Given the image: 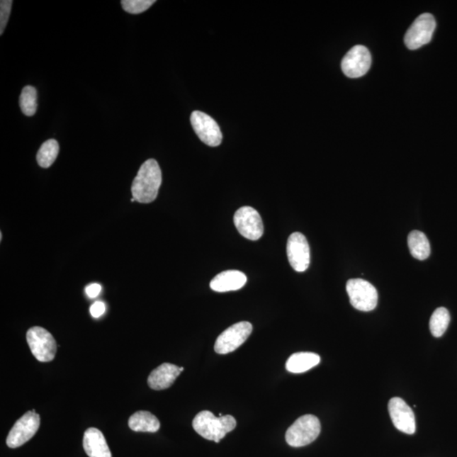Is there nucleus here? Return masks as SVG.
Returning a JSON list of instances; mask_svg holds the SVG:
<instances>
[{
    "label": "nucleus",
    "instance_id": "obj_1",
    "mask_svg": "<svg viewBox=\"0 0 457 457\" xmlns=\"http://www.w3.org/2000/svg\"><path fill=\"white\" fill-rule=\"evenodd\" d=\"M162 173L155 159L143 163L132 186L133 198L141 203H150L158 197Z\"/></svg>",
    "mask_w": 457,
    "mask_h": 457
},
{
    "label": "nucleus",
    "instance_id": "obj_2",
    "mask_svg": "<svg viewBox=\"0 0 457 457\" xmlns=\"http://www.w3.org/2000/svg\"><path fill=\"white\" fill-rule=\"evenodd\" d=\"M193 427L204 439L220 443L226 434L236 429L237 421L230 415L216 417L210 411H203L194 417Z\"/></svg>",
    "mask_w": 457,
    "mask_h": 457
},
{
    "label": "nucleus",
    "instance_id": "obj_3",
    "mask_svg": "<svg viewBox=\"0 0 457 457\" xmlns=\"http://www.w3.org/2000/svg\"><path fill=\"white\" fill-rule=\"evenodd\" d=\"M321 424L317 417L304 415L295 422L286 431V441L293 447H303L309 445L319 437Z\"/></svg>",
    "mask_w": 457,
    "mask_h": 457
},
{
    "label": "nucleus",
    "instance_id": "obj_4",
    "mask_svg": "<svg viewBox=\"0 0 457 457\" xmlns=\"http://www.w3.org/2000/svg\"><path fill=\"white\" fill-rule=\"evenodd\" d=\"M346 291L352 307L359 311L373 310L378 304V291L371 283L363 278H351L346 283Z\"/></svg>",
    "mask_w": 457,
    "mask_h": 457
},
{
    "label": "nucleus",
    "instance_id": "obj_5",
    "mask_svg": "<svg viewBox=\"0 0 457 457\" xmlns=\"http://www.w3.org/2000/svg\"><path fill=\"white\" fill-rule=\"evenodd\" d=\"M27 341L33 355L39 362L53 361L57 351V344L47 329L42 327L30 328L27 333Z\"/></svg>",
    "mask_w": 457,
    "mask_h": 457
},
{
    "label": "nucleus",
    "instance_id": "obj_6",
    "mask_svg": "<svg viewBox=\"0 0 457 457\" xmlns=\"http://www.w3.org/2000/svg\"><path fill=\"white\" fill-rule=\"evenodd\" d=\"M436 21L429 13L419 16L405 35V45L409 50L419 49L432 40Z\"/></svg>",
    "mask_w": 457,
    "mask_h": 457
},
{
    "label": "nucleus",
    "instance_id": "obj_7",
    "mask_svg": "<svg viewBox=\"0 0 457 457\" xmlns=\"http://www.w3.org/2000/svg\"><path fill=\"white\" fill-rule=\"evenodd\" d=\"M252 332V325L249 322H239L225 329L215 344V351L218 354L225 355L235 351L240 347Z\"/></svg>",
    "mask_w": 457,
    "mask_h": 457
},
{
    "label": "nucleus",
    "instance_id": "obj_8",
    "mask_svg": "<svg viewBox=\"0 0 457 457\" xmlns=\"http://www.w3.org/2000/svg\"><path fill=\"white\" fill-rule=\"evenodd\" d=\"M40 426V416L36 412L29 411L16 421L6 439L7 446L12 449L23 446L38 432Z\"/></svg>",
    "mask_w": 457,
    "mask_h": 457
},
{
    "label": "nucleus",
    "instance_id": "obj_9",
    "mask_svg": "<svg viewBox=\"0 0 457 457\" xmlns=\"http://www.w3.org/2000/svg\"><path fill=\"white\" fill-rule=\"evenodd\" d=\"M234 224L244 237L259 240L264 234V224L259 213L252 207H242L235 213Z\"/></svg>",
    "mask_w": 457,
    "mask_h": 457
},
{
    "label": "nucleus",
    "instance_id": "obj_10",
    "mask_svg": "<svg viewBox=\"0 0 457 457\" xmlns=\"http://www.w3.org/2000/svg\"><path fill=\"white\" fill-rule=\"evenodd\" d=\"M191 124L200 140L210 147L221 145V130L217 122L211 116L201 111H194L191 115Z\"/></svg>",
    "mask_w": 457,
    "mask_h": 457
},
{
    "label": "nucleus",
    "instance_id": "obj_11",
    "mask_svg": "<svg viewBox=\"0 0 457 457\" xmlns=\"http://www.w3.org/2000/svg\"><path fill=\"white\" fill-rule=\"evenodd\" d=\"M372 57L367 47L356 45L344 56L342 62V72L350 78L363 77L371 67Z\"/></svg>",
    "mask_w": 457,
    "mask_h": 457
},
{
    "label": "nucleus",
    "instance_id": "obj_12",
    "mask_svg": "<svg viewBox=\"0 0 457 457\" xmlns=\"http://www.w3.org/2000/svg\"><path fill=\"white\" fill-rule=\"evenodd\" d=\"M286 250L290 266L294 271H306L310 264V247L304 235L300 232L291 234L287 242Z\"/></svg>",
    "mask_w": 457,
    "mask_h": 457
},
{
    "label": "nucleus",
    "instance_id": "obj_13",
    "mask_svg": "<svg viewBox=\"0 0 457 457\" xmlns=\"http://www.w3.org/2000/svg\"><path fill=\"white\" fill-rule=\"evenodd\" d=\"M388 410L390 419L396 429L407 434L415 433L414 412L402 398H391L388 405Z\"/></svg>",
    "mask_w": 457,
    "mask_h": 457
},
{
    "label": "nucleus",
    "instance_id": "obj_14",
    "mask_svg": "<svg viewBox=\"0 0 457 457\" xmlns=\"http://www.w3.org/2000/svg\"><path fill=\"white\" fill-rule=\"evenodd\" d=\"M181 373V368L175 364H161L158 368L152 370L147 378V384L154 390L168 389L175 383Z\"/></svg>",
    "mask_w": 457,
    "mask_h": 457
},
{
    "label": "nucleus",
    "instance_id": "obj_15",
    "mask_svg": "<svg viewBox=\"0 0 457 457\" xmlns=\"http://www.w3.org/2000/svg\"><path fill=\"white\" fill-rule=\"evenodd\" d=\"M247 281L245 273L238 271H227L218 274L213 278L210 288L217 293H227L242 289Z\"/></svg>",
    "mask_w": 457,
    "mask_h": 457
},
{
    "label": "nucleus",
    "instance_id": "obj_16",
    "mask_svg": "<svg viewBox=\"0 0 457 457\" xmlns=\"http://www.w3.org/2000/svg\"><path fill=\"white\" fill-rule=\"evenodd\" d=\"M84 448L89 457H112L106 438L101 431L96 428L85 431Z\"/></svg>",
    "mask_w": 457,
    "mask_h": 457
},
{
    "label": "nucleus",
    "instance_id": "obj_17",
    "mask_svg": "<svg viewBox=\"0 0 457 457\" xmlns=\"http://www.w3.org/2000/svg\"><path fill=\"white\" fill-rule=\"evenodd\" d=\"M320 363V356L312 352H298L291 355L287 360V371L293 373H302L316 367Z\"/></svg>",
    "mask_w": 457,
    "mask_h": 457
},
{
    "label": "nucleus",
    "instance_id": "obj_18",
    "mask_svg": "<svg viewBox=\"0 0 457 457\" xmlns=\"http://www.w3.org/2000/svg\"><path fill=\"white\" fill-rule=\"evenodd\" d=\"M129 428L135 432L155 433L160 429V422L151 412L139 411L130 417Z\"/></svg>",
    "mask_w": 457,
    "mask_h": 457
},
{
    "label": "nucleus",
    "instance_id": "obj_19",
    "mask_svg": "<svg viewBox=\"0 0 457 457\" xmlns=\"http://www.w3.org/2000/svg\"><path fill=\"white\" fill-rule=\"evenodd\" d=\"M407 243L412 256L419 260L429 258L431 252L430 244L426 235L419 230H413L408 235Z\"/></svg>",
    "mask_w": 457,
    "mask_h": 457
},
{
    "label": "nucleus",
    "instance_id": "obj_20",
    "mask_svg": "<svg viewBox=\"0 0 457 457\" xmlns=\"http://www.w3.org/2000/svg\"><path fill=\"white\" fill-rule=\"evenodd\" d=\"M60 146L55 139L46 141L39 149L37 161L42 168H50L59 155Z\"/></svg>",
    "mask_w": 457,
    "mask_h": 457
},
{
    "label": "nucleus",
    "instance_id": "obj_21",
    "mask_svg": "<svg viewBox=\"0 0 457 457\" xmlns=\"http://www.w3.org/2000/svg\"><path fill=\"white\" fill-rule=\"evenodd\" d=\"M451 321L449 311L445 308H439L431 316L429 328L434 337H441L446 332Z\"/></svg>",
    "mask_w": 457,
    "mask_h": 457
},
{
    "label": "nucleus",
    "instance_id": "obj_22",
    "mask_svg": "<svg viewBox=\"0 0 457 457\" xmlns=\"http://www.w3.org/2000/svg\"><path fill=\"white\" fill-rule=\"evenodd\" d=\"M20 107L23 114L33 116L37 111V90L32 86H27L20 96Z\"/></svg>",
    "mask_w": 457,
    "mask_h": 457
},
{
    "label": "nucleus",
    "instance_id": "obj_23",
    "mask_svg": "<svg viewBox=\"0 0 457 457\" xmlns=\"http://www.w3.org/2000/svg\"><path fill=\"white\" fill-rule=\"evenodd\" d=\"M154 0H122L121 6L130 14L137 15L149 10Z\"/></svg>",
    "mask_w": 457,
    "mask_h": 457
},
{
    "label": "nucleus",
    "instance_id": "obj_24",
    "mask_svg": "<svg viewBox=\"0 0 457 457\" xmlns=\"http://www.w3.org/2000/svg\"><path fill=\"white\" fill-rule=\"evenodd\" d=\"M12 1L11 0H2L0 2V34H3L6 29L9 17H10Z\"/></svg>",
    "mask_w": 457,
    "mask_h": 457
},
{
    "label": "nucleus",
    "instance_id": "obj_25",
    "mask_svg": "<svg viewBox=\"0 0 457 457\" xmlns=\"http://www.w3.org/2000/svg\"><path fill=\"white\" fill-rule=\"evenodd\" d=\"M106 304L103 302H96L90 308L91 315L95 317V319L101 317L106 312Z\"/></svg>",
    "mask_w": 457,
    "mask_h": 457
},
{
    "label": "nucleus",
    "instance_id": "obj_26",
    "mask_svg": "<svg viewBox=\"0 0 457 457\" xmlns=\"http://www.w3.org/2000/svg\"><path fill=\"white\" fill-rule=\"evenodd\" d=\"M102 287L98 283H94V284H90L86 287V294L88 295V297L90 298H97L98 295L101 293Z\"/></svg>",
    "mask_w": 457,
    "mask_h": 457
},
{
    "label": "nucleus",
    "instance_id": "obj_27",
    "mask_svg": "<svg viewBox=\"0 0 457 457\" xmlns=\"http://www.w3.org/2000/svg\"><path fill=\"white\" fill-rule=\"evenodd\" d=\"M181 372H182V371H183V370H184V368L181 367Z\"/></svg>",
    "mask_w": 457,
    "mask_h": 457
}]
</instances>
